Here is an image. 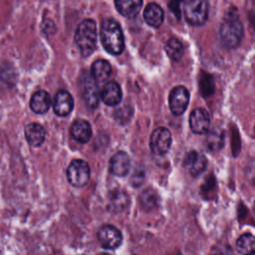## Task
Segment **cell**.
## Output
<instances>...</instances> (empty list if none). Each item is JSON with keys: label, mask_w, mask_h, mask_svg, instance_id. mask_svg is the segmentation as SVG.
Segmentation results:
<instances>
[{"label": "cell", "mask_w": 255, "mask_h": 255, "mask_svg": "<svg viewBox=\"0 0 255 255\" xmlns=\"http://www.w3.org/2000/svg\"><path fill=\"white\" fill-rule=\"evenodd\" d=\"M105 50L112 55H120L125 48V37L120 24L113 19L103 21L100 31Z\"/></svg>", "instance_id": "6da1fadb"}, {"label": "cell", "mask_w": 255, "mask_h": 255, "mask_svg": "<svg viewBox=\"0 0 255 255\" xmlns=\"http://www.w3.org/2000/svg\"><path fill=\"white\" fill-rule=\"evenodd\" d=\"M97 24L92 19L82 21L75 33V43L83 57L93 54L97 46Z\"/></svg>", "instance_id": "7a4b0ae2"}, {"label": "cell", "mask_w": 255, "mask_h": 255, "mask_svg": "<svg viewBox=\"0 0 255 255\" xmlns=\"http://www.w3.org/2000/svg\"><path fill=\"white\" fill-rule=\"evenodd\" d=\"M243 25L238 18L228 17L220 26V41L226 48L232 49L237 47L243 38Z\"/></svg>", "instance_id": "3957f363"}, {"label": "cell", "mask_w": 255, "mask_h": 255, "mask_svg": "<svg viewBox=\"0 0 255 255\" xmlns=\"http://www.w3.org/2000/svg\"><path fill=\"white\" fill-rule=\"evenodd\" d=\"M183 12L186 21L190 25L201 26L208 18V1L185 0Z\"/></svg>", "instance_id": "277c9868"}, {"label": "cell", "mask_w": 255, "mask_h": 255, "mask_svg": "<svg viewBox=\"0 0 255 255\" xmlns=\"http://www.w3.org/2000/svg\"><path fill=\"white\" fill-rule=\"evenodd\" d=\"M67 178L71 185L83 187L90 180V166L83 159H74L67 168Z\"/></svg>", "instance_id": "5b68a950"}, {"label": "cell", "mask_w": 255, "mask_h": 255, "mask_svg": "<svg viewBox=\"0 0 255 255\" xmlns=\"http://www.w3.org/2000/svg\"><path fill=\"white\" fill-rule=\"evenodd\" d=\"M171 145V133L169 129L163 127L155 128L149 139V147L153 154L163 155L165 154Z\"/></svg>", "instance_id": "8992f818"}, {"label": "cell", "mask_w": 255, "mask_h": 255, "mask_svg": "<svg viewBox=\"0 0 255 255\" xmlns=\"http://www.w3.org/2000/svg\"><path fill=\"white\" fill-rule=\"evenodd\" d=\"M189 103V92L183 86L173 88L168 97V105L171 113L174 116L182 115Z\"/></svg>", "instance_id": "52a82bcc"}, {"label": "cell", "mask_w": 255, "mask_h": 255, "mask_svg": "<svg viewBox=\"0 0 255 255\" xmlns=\"http://www.w3.org/2000/svg\"><path fill=\"white\" fill-rule=\"evenodd\" d=\"M98 240L104 248L116 249L122 244L123 235L117 227L107 224L99 229Z\"/></svg>", "instance_id": "ba28073f"}, {"label": "cell", "mask_w": 255, "mask_h": 255, "mask_svg": "<svg viewBox=\"0 0 255 255\" xmlns=\"http://www.w3.org/2000/svg\"><path fill=\"white\" fill-rule=\"evenodd\" d=\"M210 126V117L206 110L202 108L194 109L189 116V127L194 133H206Z\"/></svg>", "instance_id": "9c48e42d"}, {"label": "cell", "mask_w": 255, "mask_h": 255, "mask_svg": "<svg viewBox=\"0 0 255 255\" xmlns=\"http://www.w3.org/2000/svg\"><path fill=\"white\" fill-rule=\"evenodd\" d=\"M183 165L190 175L197 176L205 170L207 166V159L202 153L192 150L186 154Z\"/></svg>", "instance_id": "30bf717a"}, {"label": "cell", "mask_w": 255, "mask_h": 255, "mask_svg": "<svg viewBox=\"0 0 255 255\" xmlns=\"http://www.w3.org/2000/svg\"><path fill=\"white\" fill-rule=\"evenodd\" d=\"M83 97L87 106H89L92 109L98 107L101 98V92H99L97 82L94 80L92 76L87 75L84 78Z\"/></svg>", "instance_id": "8fae6325"}, {"label": "cell", "mask_w": 255, "mask_h": 255, "mask_svg": "<svg viewBox=\"0 0 255 255\" xmlns=\"http://www.w3.org/2000/svg\"><path fill=\"white\" fill-rule=\"evenodd\" d=\"M54 112L59 117H66L68 116L74 108V100L73 97L70 95L69 92L60 90L57 92L54 104H53Z\"/></svg>", "instance_id": "7c38bea8"}, {"label": "cell", "mask_w": 255, "mask_h": 255, "mask_svg": "<svg viewBox=\"0 0 255 255\" xmlns=\"http://www.w3.org/2000/svg\"><path fill=\"white\" fill-rule=\"evenodd\" d=\"M122 90L119 84L115 81L108 82L104 85L101 91V100L110 107L117 106L122 101Z\"/></svg>", "instance_id": "4fadbf2b"}, {"label": "cell", "mask_w": 255, "mask_h": 255, "mask_svg": "<svg viewBox=\"0 0 255 255\" xmlns=\"http://www.w3.org/2000/svg\"><path fill=\"white\" fill-rule=\"evenodd\" d=\"M130 167V159L125 151L115 153L110 159V171L116 176H125Z\"/></svg>", "instance_id": "5bb4252c"}, {"label": "cell", "mask_w": 255, "mask_h": 255, "mask_svg": "<svg viewBox=\"0 0 255 255\" xmlns=\"http://www.w3.org/2000/svg\"><path fill=\"white\" fill-rule=\"evenodd\" d=\"M92 127L86 120L79 119L76 120L71 127V134L74 139L85 143L92 137Z\"/></svg>", "instance_id": "9a60e30c"}, {"label": "cell", "mask_w": 255, "mask_h": 255, "mask_svg": "<svg viewBox=\"0 0 255 255\" xmlns=\"http://www.w3.org/2000/svg\"><path fill=\"white\" fill-rule=\"evenodd\" d=\"M51 104V97L44 90L35 92L30 100V108L36 114H45L49 111Z\"/></svg>", "instance_id": "2e32d148"}, {"label": "cell", "mask_w": 255, "mask_h": 255, "mask_svg": "<svg viewBox=\"0 0 255 255\" xmlns=\"http://www.w3.org/2000/svg\"><path fill=\"white\" fill-rule=\"evenodd\" d=\"M143 19L147 25L158 28L164 19V13L160 6L155 3H149L143 10Z\"/></svg>", "instance_id": "e0dca14e"}, {"label": "cell", "mask_w": 255, "mask_h": 255, "mask_svg": "<svg viewBox=\"0 0 255 255\" xmlns=\"http://www.w3.org/2000/svg\"><path fill=\"white\" fill-rule=\"evenodd\" d=\"M25 136L31 146L37 147L44 142L46 137V130L41 125L37 123L29 124L25 128Z\"/></svg>", "instance_id": "ac0fdd59"}, {"label": "cell", "mask_w": 255, "mask_h": 255, "mask_svg": "<svg viewBox=\"0 0 255 255\" xmlns=\"http://www.w3.org/2000/svg\"><path fill=\"white\" fill-rule=\"evenodd\" d=\"M115 5L120 14L127 18H133L139 13L142 0H115Z\"/></svg>", "instance_id": "d6986e66"}, {"label": "cell", "mask_w": 255, "mask_h": 255, "mask_svg": "<svg viewBox=\"0 0 255 255\" xmlns=\"http://www.w3.org/2000/svg\"><path fill=\"white\" fill-rule=\"evenodd\" d=\"M91 73L96 82H104L111 76L112 66L106 60H98L93 63Z\"/></svg>", "instance_id": "ffe728a7"}, {"label": "cell", "mask_w": 255, "mask_h": 255, "mask_svg": "<svg viewBox=\"0 0 255 255\" xmlns=\"http://www.w3.org/2000/svg\"><path fill=\"white\" fill-rule=\"evenodd\" d=\"M110 207L115 212H121L128 205V195L124 190H114L110 194Z\"/></svg>", "instance_id": "44dd1931"}, {"label": "cell", "mask_w": 255, "mask_h": 255, "mask_svg": "<svg viewBox=\"0 0 255 255\" xmlns=\"http://www.w3.org/2000/svg\"><path fill=\"white\" fill-rule=\"evenodd\" d=\"M236 249L242 255H248L255 251V236L251 233L242 234L236 241Z\"/></svg>", "instance_id": "7402d4cb"}, {"label": "cell", "mask_w": 255, "mask_h": 255, "mask_svg": "<svg viewBox=\"0 0 255 255\" xmlns=\"http://www.w3.org/2000/svg\"><path fill=\"white\" fill-rule=\"evenodd\" d=\"M164 50L167 54V56L172 60V61H179L184 53L183 50V46L181 44V42L176 39V38H171L169 39L164 46Z\"/></svg>", "instance_id": "603a6c76"}, {"label": "cell", "mask_w": 255, "mask_h": 255, "mask_svg": "<svg viewBox=\"0 0 255 255\" xmlns=\"http://www.w3.org/2000/svg\"><path fill=\"white\" fill-rule=\"evenodd\" d=\"M223 144V135L221 131L213 130L207 137V146L210 150H218Z\"/></svg>", "instance_id": "cb8c5ba5"}, {"label": "cell", "mask_w": 255, "mask_h": 255, "mask_svg": "<svg viewBox=\"0 0 255 255\" xmlns=\"http://www.w3.org/2000/svg\"><path fill=\"white\" fill-rule=\"evenodd\" d=\"M140 204L142 206V208L148 209L150 210L152 207H154L156 205V195L154 193L153 190L150 189H146L141 195H140Z\"/></svg>", "instance_id": "d4e9b609"}, {"label": "cell", "mask_w": 255, "mask_h": 255, "mask_svg": "<svg viewBox=\"0 0 255 255\" xmlns=\"http://www.w3.org/2000/svg\"><path fill=\"white\" fill-rule=\"evenodd\" d=\"M180 4H181V0H172V1L170 2V4H169L170 9L172 10V12H173L174 14L177 15L178 18H179V14H180V10H179L178 7L180 6Z\"/></svg>", "instance_id": "484cf974"}, {"label": "cell", "mask_w": 255, "mask_h": 255, "mask_svg": "<svg viewBox=\"0 0 255 255\" xmlns=\"http://www.w3.org/2000/svg\"><path fill=\"white\" fill-rule=\"evenodd\" d=\"M100 255H110V254H108V253H102V254H100Z\"/></svg>", "instance_id": "4316f807"}, {"label": "cell", "mask_w": 255, "mask_h": 255, "mask_svg": "<svg viewBox=\"0 0 255 255\" xmlns=\"http://www.w3.org/2000/svg\"><path fill=\"white\" fill-rule=\"evenodd\" d=\"M248 255H255V251L252 252V253H250V254H248Z\"/></svg>", "instance_id": "83f0119b"}, {"label": "cell", "mask_w": 255, "mask_h": 255, "mask_svg": "<svg viewBox=\"0 0 255 255\" xmlns=\"http://www.w3.org/2000/svg\"><path fill=\"white\" fill-rule=\"evenodd\" d=\"M253 206H254L253 208H254V211H255V201H254V205H253Z\"/></svg>", "instance_id": "f1b7e54d"}, {"label": "cell", "mask_w": 255, "mask_h": 255, "mask_svg": "<svg viewBox=\"0 0 255 255\" xmlns=\"http://www.w3.org/2000/svg\"><path fill=\"white\" fill-rule=\"evenodd\" d=\"M211 255H219V254H211Z\"/></svg>", "instance_id": "f546056e"}, {"label": "cell", "mask_w": 255, "mask_h": 255, "mask_svg": "<svg viewBox=\"0 0 255 255\" xmlns=\"http://www.w3.org/2000/svg\"><path fill=\"white\" fill-rule=\"evenodd\" d=\"M254 133H255V127H254Z\"/></svg>", "instance_id": "4dcf8cb0"}]
</instances>
